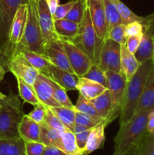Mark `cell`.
<instances>
[{"label": "cell", "mask_w": 154, "mask_h": 155, "mask_svg": "<svg viewBox=\"0 0 154 155\" xmlns=\"http://www.w3.org/2000/svg\"><path fill=\"white\" fill-rule=\"evenodd\" d=\"M154 65L153 59L141 64L131 80L127 82L125 96L119 116V127L129 122L135 114L136 109L143 92L146 80Z\"/></svg>", "instance_id": "obj_1"}, {"label": "cell", "mask_w": 154, "mask_h": 155, "mask_svg": "<svg viewBox=\"0 0 154 155\" xmlns=\"http://www.w3.org/2000/svg\"><path fill=\"white\" fill-rule=\"evenodd\" d=\"M149 111L140 112L134 115L131 120L119 127L114 139L115 148L113 155H122L130 148L140 143L146 133L147 115Z\"/></svg>", "instance_id": "obj_2"}, {"label": "cell", "mask_w": 154, "mask_h": 155, "mask_svg": "<svg viewBox=\"0 0 154 155\" xmlns=\"http://www.w3.org/2000/svg\"><path fill=\"white\" fill-rule=\"evenodd\" d=\"M24 116L18 95L13 93L0 100V136L3 139H18L19 125Z\"/></svg>", "instance_id": "obj_3"}, {"label": "cell", "mask_w": 154, "mask_h": 155, "mask_svg": "<svg viewBox=\"0 0 154 155\" xmlns=\"http://www.w3.org/2000/svg\"><path fill=\"white\" fill-rule=\"evenodd\" d=\"M27 16L24 35L16 49H26L44 55L45 42L37 16L36 1L27 0Z\"/></svg>", "instance_id": "obj_4"}, {"label": "cell", "mask_w": 154, "mask_h": 155, "mask_svg": "<svg viewBox=\"0 0 154 155\" xmlns=\"http://www.w3.org/2000/svg\"><path fill=\"white\" fill-rule=\"evenodd\" d=\"M67 40L72 42L74 45L89 57L93 64H98V55L101 45L104 40L98 37L92 24L88 7L86 4L84 18L80 24L78 33L74 38Z\"/></svg>", "instance_id": "obj_5"}, {"label": "cell", "mask_w": 154, "mask_h": 155, "mask_svg": "<svg viewBox=\"0 0 154 155\" xmlns=\"http://www.w3.org/2000/svg\"><path fill=\"white\" fill-rule=\"evenodd\" d=\"M27 0H0V65L7 71V51L11 26L17 11Z\"/></svg>", "instance_id": "obj_6"}, {"label": "cell", "mask_w": 154, "mask_h": 155, "mask_svg": "<svg viewBox=\"0 0 154 155\" xmlns=\"http://www.w3.org/2000/svg\"><path fill=\"white\" fill-rule=\"evenodd\" d=\"M105 75L107 77V89L110 92L112 101L111 113L108 119V124H110L120 116L127 80L122 72L116 73L107 71H105Z\"/></svg>", "instance_id": "obj_7"}, {"label": "cell", "mask_w": 154, "mask_h": 155, "mask_svg": "<svg viewBox=\"0 0 154 155\" xmlns=\"http://www.w3.org/2000/svg\"><path fill=\"white\" fill-rule=\"evenodd\" d=\"M97 64L104 71L121 72V45L112 39L103 42Z\"/></svg>", "instance_id": "obj_8"}, {"label": "cell", "mask_w": 154, "mask_h": 155, "mask_svg": "<svg viewBox=\"0 0 154 155\" xmlns=\"http://www.w3.org/2000/svg\"><path fill=\"white\" fill-rule=\"evenodd\" d=\"M7 71L15 77L23 79L26 83L33 86L40 72L35 68L24 57V54L16 49L7 64Z\"/></svg>", "instance_id": "obj_9"}, {"label": "cell", "mask_w": 154, "mask_h": 155, "mask_svg": "<svg viewBox=\"0 0 154 155\" xmlns=\"http://www.w3.org/2000/svg\"><path fill=\"white\" fill-rule=\"evenodd\" d=\"M27 4L26 3V4L21 5L20 7L18 8L13 21H12L11 26L7 51L8 62L22 39L24 28H25L26 21H27Z\"/></svg>", "instance_id": "obj_10"}, {"label": "cell", "mask_w": 154, "mask_h": 155, "mask_svg": "<svg viewBox=\"0 0 154 155\" xmlns=\"http://www.w3.org/2000/svg\"><path fill=\"white\" fill-rule=\"evenodd\" d=\"M38 20L40 25L45 44L48 42L60 40L62 38L59 36L54 28V21L50 12L45 0H35Z\"/></svg>", "instance_id": "obj_11"}, {"label": "cell", "mask_w": 154, "mask_h": 155, "mask_svg": "<svg viewBox=\"0 0 154 155\" xmlns=\"http://www.w3.org/2000/svg\"><path fill=\"white\" fill-rule=\"evenodd\" d=\"M62 42L74 74L82 77L93 63L88 56L72 42L65 39H62Z\"/></svg>", "instance_id": "obj_12"}, {"label": "cell", "mask_w": 154, "mask_h": 155, "mask_svg": "<svg viewBox=\"0 0 154 155\" xmlns=\"http://www.w3.org/2000/svg\"><path fill=\"white\" fill-rule=\"evenodd\" d=\"M43 56L46 58L52 64L74 74L68 60L67 54L65 51L62 39L46 42L45 44V53Z\"/></svg>", "instance_id": "obj_13"}, {"label": "cell", "mask_w": 154, "mask_h": 155, "mask_svg": "<svg viewBox=\"0 0 154 155\" xmlns=\"http://www.w3.org/2000/svg\"><path fill=\"white\" fill-rule=\"evenodd\" d=\"M88 7L90 12L91 19L97 36L101 39H107L108 27L106 20L103 0H87Z\"/></svg>", "instance_id": "obj_14"}, {"label": "cell", "mask_w": 154, "mask_h": 155, "mask_svg": "<svg viewBox=\"0 0 154 155\" xmlns=\"http://www.w3.org/2000/svg\"><path fill=\"white\" fill-rule=\"evenodd\" d=\"M33 89L41 103L48 107H60V104L54 99L53 96L50 79L45 74L39 73L36 81L33 85Z\"/></svg>", "instance_id": "obj_15"}, {"label": "cell", "mask_w": 154, "mask_h": 155, "mask_svg": "<svg viewBox=\"0 0 154 155\" xmlns=\"http://www.w3.org/2000/svg\"><path fill=\"white\" fill-rule=\"evenodd\" d=\"M54 82L60 85L66 91L76 90L79 77L73 73L68 72L51 64L48 75L46 76Z\"/></svg>", "instance_id": "obj_16"}, {"label": "cell", "mask_w": 154, "mask_h": 155, "mask_svg": "<svg viewBox=\"0 0 154 155\" xmlns=\"http://www.w3.org/2000/svg\"><path fill=\"white\" fill-rule=\"evenodd\" d=\"M154 108V65L146 80L143 92L140 98L136 114L149 111Z\"/></svg>", "instance_id": "obj_17"}, {"label": "cell", "mask_w": 154, "mask_h": 155, "mask_svg": "<svg viewBox=\"0 0 154 155\" xmlns=\"http://www.w3.org/2000/svg\"><path fill=\"white\" fill-rule=\"evenodd\" d=\"M19 134L24 142H39L40 124L24 114L19 125Z\"/></svg>", "instance_id": "obj_18"}, {"label": "cell", "mask_w": 154, "mask_h": 155, "mask_svg": "<svg viewBox=\"0 0 154 155\" xmlns=\"http://www.w3.org/2000/svg\"><path fill=\"white\" fill-rule=\"evenodd\" d=\"M140 67L134 54L130 52L126 45H121V72L125 75L127 82L131 80Z\"/></svg>", "instance_id": "obj_19"}, {"label": "cell", "mask_w": 154, "mask_h": 155, "mask_svg": "<svg viewBox=\"0 0 154 155\" xmlns=\"http://www.w3.org/2000/svg\"><path fill=\"white\" fill-rule=\"evenodd\" d=\"M106 89H107L104 86L96 82L88 80L82 77H79L76 90H78L79 94L89 101L102 94Z\"/></svg>", "instance_id": "obj_20"}, {"label": "cell", "mask_w": 154, "mask_h": 155, "mask_svg": "<svg viewBox=\"0 0 154 155\" xmlns=\"http://www.w3.org/2000/svg\"><path fill=\"white\" fill-rule=\"evenodd\" d=\"M105 127V124L101 123L92 129L89 134L85 149L84 151L85 154L88 155L93 151L104 147L105 142V135H104Z\"/></svg>", "instance_id": "obj_21"}, {"label": "cell", "mask_w": 154, "mask_h": 155, "mask_svg": "<svg viewBox=\"0 0 154 155\" xmlns=\"http://www.w3.org/2000/svg\"><path fill=\"white\" fill-rule=\"evenodd\" d=\"M39 124H40L39 142L46 146L54 147L62 150V139L60 132L51 128L45 123Z\"/></svg>", "instance_id": "obj_22"}, {"label": "cell", "mask_w": 154, "mask_h": 155, "mask_svg": "<svg viewBox=\"0 0 154 155\" xmlns=\"http://www.w3.org/2000/svg\"><path fill=\"white\" fill-rule=\"evenodd\" d=\"M134 56L140 65L150 59H153L154 48L152 38L146 32L143 31L141 41L137 51L134 53Z\"/></svg>", "instance_id": "obj_23"}, {"label": "cell", "mask_w": 154, "mask_h": 155, "mask_svg": "<svg viewBox=\"0 0 154 155\" xmlns=\"http://www.w3.org/2000/svg\"><path fill=\"white\" fill-rule=\"evenodd\" d=\"M0 155H26L25 142L22 138L0 139Z\"/></svg>", "instance_id": "obj_24"}, {"label": "cell", "mask_w": 154, "mask_h": 155, "mask_svg": "<svg viewBox=\"0 0 154 155\" xmlns=\"http://www.w3.org/2000/svg\"><path fill=\"white\" fill-rule=\"evenodd\" d=\"M90 101L95 106L101 117L105 120L107 126L109 125L108 119L111 113L112 101L108 89H107L102 94Z\"/></svg>", "instance_id": "obj_25"}, {"label": "cell", "mask_w": 154, "mask_h": 155, "mask_svg": "<svg viewBox=\"0 0 154 155\" xmlns=\"http://www.w3.org/2000/svg\"><path fill=\"white\" fill-rule=\"evenodd\" d=\"M79 27L80 24L66 18L54 21V28L62 39H70L74 38L78 33Z\"/></svg>", "instance_id": "obj_26"}, {"label": "cell", "mask_w": 154, "mask_h": 155, "mask_svg": "<svg viewBox=\"0 0 154 155\" xmlns=\"http://www.w3.org/2000/svg\"><path fill=\"white\" fill-rule=\"evenodd\" d=\"M24 54V57L27 61L38 70L40 73L45 74V76L48 75L49 68L51 63L43 55L33 51H29L26 49H18Z\"/></svg>", "instance_id": "obj_27"}, {"label": "cell", "mask_w": 154, "mask_h": 155, "mask_svg": "<svg viewBox=\"0 0 154 155\" xmlns=\"http://www.w3.org/2000/svg\"><path fill=\"white\" fill-rule=\"evenodd\" d=\"M74 108L77 111L82 112V113L88 115V116H90L91 117L95 119L98 122L103 123L107 127V124H106L105 120L101 117V115L99 114L98 110L95 107V106L93 105V104L91 102V101H89L87 98H85L81 94H79V98L77 99L76 103L74 105Z\"/></svg>", "instance_id": "obj_28"}, {"label": "cell", "mask_w": 154, "mask_h": 155, "mask_svg": "<svg viewBox=\"0 0 154 155\" xmlns=\"http://www.w3.org/2000/svg\"><path fill=\"white\" fill-rule=\"evenodd\" d=\"M49 108L60 120V121L64 124L68 130H70L71 132H73L74 127H75V113H76L75 108H69L63 106L49 107Z\"/></svg>", "instance_id": "obj_29"}, {"label": "cell", "mask_w": 154, "mask_h": 155, "mask_svg": "<svg viewBox=\"0 0 154 155\" xmlns=\"http://www.w3.org/2000/svg\"><path fill=\"white\" fill-rule=\"evenodd\" d=\"M62 139V151L67 155H85L77 145L75 136L72 132L67 130L60 132Z\"/></svg>", "instance_id": "obj_30"}, {"label": "cell", "mask_w": 154, "mask_h": 155, "mask_svg": "<svg viewBox=\"0 0 154 155\" xmlns=\"http://www.w3.org/2000/svg\"><path fill=\"white\" fill-rule=\"evenodd\" d=\"M16 80L18 82L19 95L25 102L29 103L33 106L41 103L36 96V94L32 85L26 83L23 79L20 77H16Z\"/></svg>", "instance_id": "obj_31"}, {"label": "cell", "mask_w": 154, "mask_h": 155, "mask_svg": "<svg viewBox=\"0 0 154 155\" xmlns=\"http://www.w3.org/2000/svg\"><path fill=\"white\" fill-rule=\"evenodd\" d=\"M108 33L115 26L121 24V17L113 0H103Z\"/></svg>", "instance_id": "obj_32"}, {"label": "cell", "mask_w": 154, "mask_h": 155, "mask_svg": "<svg viewBox=\"0 0 154 155\" xmlns=\"http://www.w3.org/2000/svg\"><path fill=\"white\" fill-rule=\"evenodd\" d=\"M121 17V24L126 26L130 23L138 21L142 23L143 17L135 15L128 6L125 5L121 0H113Z\"/></svg>", "instance_id": "obj_33"}, {"label": "cell", "mask_w": 154, "mask_h": 155, "mask_svg": "<svg viewBox=\"0 0 154 155\" xmlns=\"http://www.w3.org/2000/svg\"><path fill=\"white\" fill-rule=\"evenodd\" d=\"M50 83H51V88H52L53 96H54V99L63 107L74 108V105L68 97L66 91L60 85L51 80V79H50Z\"/></svg>", "instance_id": "obj_34"}, {"label": "cell", "mask_w": 154, "mask_h": 155, "mask_svg": "<svg viewBox=\"0 0 154 155\" xmlns=\"http://www.w3.org/2000/svg\"><path fill=\"white\" fill-rule=\"evenodd\" d=\"M135 155H154V133H146L136 146Z\"/></svg>", "instance_id": "obj_35"}, {"label": "cell", "mask_w": 154, "mask_h": 155, "mask_svg": "<svg viewBox=\"0 0 154 155\" xmlns=\"http://www.w3.org/2000/svg\"><path fill=\"white\" fill-rule=\"evenodd\" d=\"M82 77L92 80L94 82L102 85L103 86L107 89V77L105 75V71H103L98 64H92L87 72L82 76Z\"/></svg>", "instance_id": "obj_36"}, {"label": "cell", "mask_w": 154, "mask_h": 155, "mask_svg": "<svg viewBox=\"0 0 154 155\" xmlns=\"http://www.w3.org/2000/svg\"><path fill=\"white\" fill-rule=\"evenodd\" d=\"M85 7L86 3L83 2L81 0H76L74 5L69 10L65 18L71 21H73L76 24H80L82 21L83 18H84Z\"/></svg>", "instance_id": "obj_37"}, {"label": "cell", "mask_w": 154, "mask_h": 155, "mask_svg": "<svg viewBox=\"0 0 154 155\" xmlns=\"http://www.w3.org/2000/svg\"><path fill=\"white\" fill-rule=\"evenodd\" d=\"M43 123L58 132H65L69 130L48 107H47L46 114H45Z\"/></svg>", "instance_id": "obj_38"}, {"label": "cell", "mask_w": 154, "mask_h": 155, "mask_svg": "<svg viewBox=\"0 0 154 155\" xmlns=\"http://www.w3.org/2000/svg\"><path fill=\"white\" fill-rule=\"evenodd\" d=\"M125 25L124 24H119L115 26L109 31L107 35V39H112L115 42H118L120 45H126L128 37L125 36Z\"/></svg>", "instance_id": "obj_39"}, {"label": "cell", "mask_w": 154, "mask_h": 155, "mask_svg": "<svg viewBox=\"0 0 154 155\" xmlns=\"http://www.w3.org/2000/svg\"><path fill=\"white\" fill-rule=\"evenodd\" d=\"M46 110L47 106H45L42 103H39L34 106V109L31 112L26 115L38 124H42L44 122V119L46 114Z\"/></svg>", "instance_id": "obj_40"}, {"label": "cell", "mask_w": 154, "mask_h": 155, "mask_svg": "<svg viewBox=\"0 0 154 155\" xmlns=\"http://www.w3.org/2000/svg\"><path fill=\"white\" fill-rule=\"evenodd\" d=\"M99 124H101V123L98 122V121L95 120V119H93V118L91 117L88 115L85 114H83L82 112L76 110L75 124H79V125L83 126V127H88V128H94Z\"/></svg>", "instance_id": "obj_41"}, {"label": "cell", "mask_w": 154, "mask_h": 155, "mask_svg": "<svg viewBox=\"0 0 154 155\" xmlns=\"http://www.w3.org/2000/svg\"><path fill=\"white\" fill-rule=\"evenodd\" d=\"M45 146L40 142H25L26 155H42Z\"/></svg>", "instance_id": "obj_42"}, {"label": "cell", "mask_w": 154, "mask_h": 155, "mask_svg": "<svg viewBox=\"0 0 154 155\" xmlns=\"http://www.w3.org/2000/svg\"><path fill=\"white\" fill-rule=\"evenodd\" d=\"M75 2H76V0H70V1L65 3V4L58 5L55 12L53 15V19H54V21L65 18V17L66 16L68 12H69V10L74 5Z\"/></svg>", "instance_id": "obj_43"}, {"label": "cell", "mask_w": 154, "mask_h": 155, "mask_svg": "<svg viewBox=\"0 0 154 155\" xmlns=\"http://www.w3.org/2000/svg\"><path fill=\"white\" fill-rule=\"evenodd\" d=\"M143 31L146 32L151 37L154 38V12L146 17H143Z\"/></svg>", "instance_id": "obj_44"}, {"label": "cell", "mask_w": 154, "mask_h": 155, "mask_svg": "<svg viewBox=\"0 0 154 155\" xmlns=\"http://www.w3.org/2000/svg\"><path fill=\"white\" fill-rule=\"evenodd\" d=\"M92 129L93 128L88 129V130H85V131L81 132V133H74L75 136V140H76L77 145H78L79 148L83 153H84L85 149L86 144H87V142H88V139L89 134H90Z\"/></svg>", "instance_id": "obj_45"}, {"label": "cell", "mask_w": 154, "mask_h": 155, "mask_svg": "<svg viewBox=\"0 0 154 155\" xmlns=\"http://www.w3.org/2000/svg\"><path fill=\"white\" fill-rule=\"evenodd\" d=\"M143 24L138 21L130 23L125 26V36L128 37L130 36H134V35L140 34L143 33Z\"/></svg>", "instance_id": "obj_46"}, {"label": "cell", "mask_w": 154, "mask_h": 155, "mask_svg": "<svg viewBox=\"0 0 154 155\" xmlns=\"http://www.w3.org/2000/svg\"><path fill=\"white\" fill-rule=\"evenodd\" d=\"M142 36H143V33H140V34L134 35V36H130L128 37L126 42V46L128 51L131 53L134 54V53L137 51V48H138L139 45L141 41Z\"/></svg>", "instance_id": "obj_47"}, {"label": "cell", "mask_w": 154, "mask_h": 155, "mask_svg": "<svg viewBox=\"0 0 154 155\" xmlns=\"http://www.w3.org/2000/svg\"><path fill=\"white\" fill-rule=\"evenodd\" d=\"M146 130L149 133H154V108L148 112Z\"/></svg>", "instance_id": "obj_48"}, {"label": "cell", "mask_w": 154, "mask_h": 155, "mask_svg": "<svg viewBox=\"0 0 154 155\" xmlns=\"http://www.w3.org/2000/svg\"><path fill=\"white\" fill-rule=\"evenodd\" d=\"M42 155H67L62 150L51 146H45Z\"/></svg>", "instance_id": "obj_49"}, {"label": "cell", "mask_w": 154, "mask_h": 155, "mask_svg": "<svg viewBox=\"0 0 154 155\" xmlns=\"http://www.w3.org/2000/svg\"><path fill=\"white\" fill-rule=\"evenodd\" d=\"M45 1H46L47 5L48 6V8H49L50 12H51V15L53 16V15L55 12L56 9H57V7L59 5L58 0H45Z\"/></svg>", "instance_id": "obj_50"}, {"label": "cell", "mask_w": 154, "mask_h": 155, "mask_svg": "<svg viewBox=\"0 0 154 155\" xmlns=\"http://www.w3.org/2000/svg\"><path fill=\"white\" fill-rule=\"evenodd\" d=\"M88 129H91V128H88V127H83V126L79 125V124H75V127H74L73 129V133H81V132L85 131V130H87Z\"/></svg>", "instance_id": "obj_51"}, {"label": "cell", "mask_w": 154, "mask_h": 155, "mask_svg": "<svg viewBox=\"0 0 154 155\" xmlns=\"http://www.w3.org/2000/svg\"><path fill=\"white\" fill-rule=\"evenodd\" d=\"M6 70L5 69L4 67H2V65H0V81H2V80H3V78H4L5 77V74L6 73Z\"/></svg>", "instance_id": "obj_52"}, {"label": "cell", "mask_w": 154, "mask_h": 155, "mask_svg": "<svg viewBox=\"0 0 154 155\" xmlns=\"http://www.w3.org/2000/svg\"><path fill=\"white\" fill-rule=\"evenodd\" d=\"M135 150H136V146L133 147V148H130L128 151H127L126 152L124 153L122 155H135Z\"/></svg>", "instance_id": "obj_53"}, {"label": "cell", "mask_w": 154, "mask_h": 155, "mask_svg": "<svg viewBox=\"0 0 154 155\" xmlns=\"http://www.w3.org/2000/svg\"><path fill=\"white\" fill-rule=\"evenodd\" d=\"M5 96V95L4 94H2V93L1 92H0V100H1V99H2V98H4Z\"/></svg>", "instance_id": "obj_54"}, {"label": "cell", "mask_w": 154, "mask_h": 155, "mask_svg": "<svg viewBox=\"0 0 154 155\" xmlns=\"http://www.w3.org/2000/svg\"><path fill=\"white\" fill-rule=\"evenodd\" d=\"M81 1H82L83 2H85V3L87 2V0H81Z\"/></svg>", "instance_id": "obj_55"}, {"label": "cell", "mask_w": 154, "mask_h": 155, "mask_svg": "<svg viewBox=\"0 0 154 155\" xmlns=\"http://www.w3.org/2000/svg\"><path fill=\"white\" fill-rule=\"evenodd\" d=\"M152 42H153V48H154V38L152 39ZM153 61H154V56H153Z\"/></svg>", "instance_id": "obj_56"}, {"label": "cell", "mask_w": 154, "mask_h": 155, "mask_svg": "<svg viewBox=\"0 0 154 155\" xmlns=\"http://www.w3.org/2000/svg\"><path fill=\"white\" fill-rule=\"evenodd\" d=\"M0 139H3V138H2V136H0Z\"/></svg>", "instance_id": "obj_57"}]
</instances>
